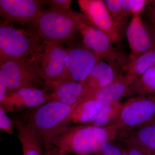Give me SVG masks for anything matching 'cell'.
<instances>
[{
	"mask_svg": "<svg viewBox=\"0 0 155 155\" xmlns=\"http://www.w3.org/2000/svg\"><path fill=\"white\" fill-rule=\"evenodd\" d=\"M118 134L113 123L104 127L69 125L56 137L52 145L61 155H89L95 153L105 143L115 140Z\"/></svg>",
	"mask_w": 155,
	"mask_h": 155,
	"instance_id": "6da1fadb",
	"label": "cell"
},
{
	"mask_svg": "<svg viewBox=\"0 0 155 155\" xmlns=\"http://www.w3.org/2000/svg\"><path fill=\"white\" fill-rule=\"evenodd\" d=\"M79 103L69 105L50 101L35 107L29 114L27 122L41 136L45 150L51 148L54 140L62 130L69 126L71 114Z\"/></svg>",
	"mask_w": 155,
	"mask_h": 155,
	"instance_id": "7a4b0ae2",
	"label": "cell"
},
{
	"mask_svg": "<svg viewBox=\"0 0 155 155\" xmlns=\"http://www.w3.org/2000/svg\"><path fill=\"white\" fill-rule=\"evenodd\" d=\"M79 25V13L45 9L26 30L43 41L62 44L78 31Z\"/></svg>",
	"mask_w": 155,
	"mask_h": 155,
	"instance_id": "3957f363",
	"label": "cell"
},
{
	"mask_svg": "<svg viewBox=\"0 0 155 155\" xmlns=\"http://www.w3.org/2000/svg\"><path fill=\"white\" fill-rule=\"evenodd\" d=\"M79 31L83 46L95 53L100 58L122 74H126L130 57L114 46L107 35L96 28L83 14L79 13Z\"/></svg>",
	"mask_w": 155,
	"mask_h": 155,
	"instance_id": "277c9868",
	"label": "cell"
},
{
	"mask_svg": "<svg viewBox=\"0 0 155 155\" xmlns=\"http://www.w3.org/2000/svg\"><path fill=\"white\" fill-rule=\"evenodd\" d=\"M67 51L62 44L43 41L31 56L45 81L46 90L53 91L59 84L66 69Z\"/></svg>",
	"mask_w": 155,
	"mask_h": 155,
	"instance_id": "5b68a950",
	"label": "cell"
},
{
	"mask_svg": "<svg viewBox=\"0 0 155 155\" xmlns=\"http://www.w3.org/2000/svg\"><path fill=\"white\" fill-rule=\"evenodd\" d=\"M0 81L9 92L25 88H39L45 84L31 56L11 59L0 64Z\"/></svg>",
	"mask_w": 155,
	"mask_h": 155,
	"instance_id": "8992f818",
	"label": "cell"
},
{
	"mask_svg": "<svg viewBox=\"0 0 155 155\" xmlns=\"http://www.w3.org/2000/svg\"><path fill=\"white\" fill-rule=\"evenodd\" d=\"M43 41L28 31L17 29L1 20L0 64L11 59L31 57Z\"/></svg>",
	"mask_w": 155,
	"mask_h": 155,
	"instance_id": "52a82bcc",
	"label": "cell"
},
{
	"mask_svg": "<svg viewBox=\"0 0 155 155\" xmlns=\"http://www.w3.org/2000/svg\"><path fill=\"white\" fill-rule=\"evenodd\" d=\"M154 118L155 94L130 98L123 103L112 123L117 127L118 137Z\"/></svg>",
	"mask_w": 155,
	"mask_h": 155,
	"instance_id": "ba28073f",
	"label": "cell"
},
{
	"mask_svg": "<svg viewBox=\"0 0 155 155\" xmlns=\"http://www.w3.org/2000/svg\"><path fill=\"white\" fill-rule=\"evenodd\" d=\"M100 59L95 53L84 46L68 49L65 60L66 69L58 86L68 82L84 83Z\"/></svg>",
	"mask_w": 155,
	"mask_h": 155,
	"instance_id": "9c48e42d",
	"label": "cell"
},
{
	"mask_svg": "<svg viewBox=\"0 0 155 155\" xmlns=\"http://www.w3.org/2000/svg\"><path fill=\"white\" fill-rule=\"evenodd\" d=\"M77 2L91 24L107 35L114 44L121 41L122 33L115 25L104 1L78 0Z\"/></svg>",
	"mask_w": 155,
	"mask_h": 155,
	"instance_id": "30bf717a",
	"label": "cell"
},
{
	"mask_svg": "<svg viewBox=\"0 0 155 155\" xmlns=\"http://www.w3.org/2000/svg\"><path fill=\"white\" fill-rule=\"evenodd\" d=\"M45 0H0V15L6 24L28 25L45 10Z\"/></svg>",
	"mask_w": 155,
	"mask_h": 155,
	"instance_id": "8fae6325",
	"label": "cell"
},
{
	"mask_svg": "<svg viewBox=\"0 0 155 155\" xmlns=\"http://www.w3.org/2000/svg\"><path fill=\"white\" fill-rule=\"evenodd\" d=\"M142 14L133 15L125 30L131 52L130 60L155 48V34L143 21Z\"/></svg>",
	"mask_w": 155,
	"mask_h": 155,
	"instance_id": "7c38bea8",
	"label": "cell"
},
{
	"mask_svg": "<svg viewBox=\"0 0 155 155\" xmlns=\"http://www.w3.org/2000/svg\"><path fill=\"white\" fill-rule=\"evenodd\" d=\"M51 101V93L45 89L25 88L8 94L0 106L7 112L19 111L28 108H35Z\"/></svg>",
	"mask_w": 155,
	"mask_h": 155,
	"instance_id": "4fadbf2b",
	"label": "cell"
},
{
	"mask_svg": "<svg viewBox=\"0 0 155 155\" xmlns=\"http://www.w3.org/2000/svg\"><path fill=\"white\" fill-rule=\"evenodd\" d=\"M117 138L123 144L135 148L147 155H152L155 152V118Z\"/></svg>",
	"mask_w": 155,
	"mask_h": 155,
	"instance_id": "5bb4252c",
	"label": "cell"
},
{
	"mask_svg": "<svg viewBox=\"0 0 155 155\" xmlns=\"http://www.w3.org/2000/svg\"><path fill=\"white\" fill-rule=\"evenodd\" d=\"M134 82L126 74H121L107 86L93 90L87 98L99 100L104 105L119 102L125 97L132 96Z\"/></svg>",
	"mask_w": 155,
	"mask_h": 155,
	"instance_id": "9a60e30c",
	"label": "cell"
},
{
	"mask_svg": "<svg viewBox=\"0 0 155 155\" xmlns=\"http://www.w3.org/2000/svg\"><path fill=\"white\" fill-rule=\"evenodd\" d=\"M12 121L22 145L23 155H44L43 141L36 129L17 117H14Z\"/></svg>",
	"mask_w": 155,
	"mask_h": 155,
	"instance_id": "2e32d148",
	"label": "cell"
},
{
	"mask_svg": "<svg viewBox=\"0 0 155 155\" xmlns=\"http://www.w3.org/2000/svg\"><path fill=\"white\" fill-rule=\"evenodd\" d=\"M93 90L84 83L66 82L61 84L53 90L51 93V101L73 105L89 97Z\"/></svg>",
	"mask_w": 155,
	"mask_h": 155,
	"instance_id": "e0dca14e",
	"label": "cell"
},
{
	"mask_svg": "<svg viewBox=\"0 0 155 155\" xmlns=\"http://www.w3.org/2000/svg\"><path fill=\"white\" fill-rule=\"evenodd\" d=\"M121 74L110 64L100 59L84 83L91 89H98L107 86Z\"/></svg>",
	"mask_w": 155,
	"mask_h": 155,
	"instance_id": "ac0fdd59",
	"label": "cell"
},
{
	"mask_svg": "<svg viewBox=\"0 0 155 155\" xmlns=\"http://www.w3.org/2000/svg\"><path fill=\"white\" fill-rule=\"evenodd\" d=\"M104 105L101 101L87 98L79 103L72 112L70 122L74 124H87Z\"/></svg>",
	"mask_w": 155,
	"mask_h": 155,
	"instance_id": "d6986e66",
	"label": "cell"
},
{
	"mask_svg": "<svg viewBox=\"0 0 155 155\" xmlns=\"http://www.w3.org/2000/svg\"><path fill=\"white\" fill-rule=\"evenodd\" d=\"M130 61L126 75L135 81L147 70L155 66V48Z\"/></svg>",
	"mask_w": 155,
	"mask_h": 155,
	"instance_id": "ffe728a7",
	"label": "cell"
},
{
	"mask_svg": "<svg viewBox=\"0 0 155 155\" xmlns=\"http://www.w3.org/2000/svg\"><path fill=\"white\" fill-rule=\"evenodd\" d=\"M122 104L119 101L104 105L87 124L96 127H104L112 124L119 114Z\"/></svg>",
	"mask_w": 155,
	"mask_h": 155,
	"instance_id": "44dd1931",
	"label": "cell"
},
{
	"mask_svg": "<svg viewBox=\"0 0 155 155\" xmlns=\"http://www.w3.org/2000/svg\"><path fill=\"white\" fill-rule=\"evenodd\" d=\"M155 94V66L145 72L134 84L132 97Z\"/></svg>",
	"mask_w": 155,
	"mask_h": 155,
	"instance_id": "7402d4cb",
	"label": "cell"
},
{
	"mask_svg": "<svg viewBox=\"0 0 155 155\" xmlns=\"http://www.w3.org/2000/svg\"><path fill=\"white\" fill-rule=\"evenodd\" d=\"M104 2L115 25L122 33L130 17L123 8L122 0H105Z\"/></svg>",
	"mask_w": 155,
	"mask_h": 155,
	"instance_id": "603a6c76",
	"label": "cell"
},
{
	"mask_svg": "<svg viewBox=\"0 0 155 155\" xmlns=\"http://www.w3.org/2000/svg\"><path fill=\"white\" fill-rule=\"evenodd\" d=\"M122 5L124 11L129 17L134 14L143 13L147 6L149 1L147 0H122Z\"/></svg>",
	"mask_w": 155,
	"mask_h": 155,
	"instance_id": "cb8c5ba5",
	"label": "cell"
},
{
	"mask_svg": "<svg viewBox=\"0 0 155 155\" xmlns=\"http://www.w3.org/2000/svg\"><path fill=\"white\" fill-rule=\"evenodd\" d=\"M123 150L119 147L112 143V142L105 143L95 155H122Z\"/></svg>",
	"mask_w": 155,
	"mask_h": 155,
	"instance_id": "d4e9b609",
	"label": "cell"
},
{
	"mask_svg": "<svg viewBox=\"0 0 155 155\" xmlns=\"http://www.w3.org/2000/svg\"><path fill=\"white\" fill-rule=\"evenodd\" d=\"M72 3L71 0H45V5L48 6L49 9L61 11L70 12Z\"/></svg>",
	"mask_w": 155,
	"mask_h": 155,
	"instance_id": "484cf974",
	"label": "cell"
},
{
	"mask_svg": "<svg viewBox=\"0 0 155 155\" xmlns=\"http://www.w3.org/2000/svg\"><path fill=\"white\" fill-rule=\"evenodd\" d=\"M12 120L7 116L6 111L2 107L0 106V128L8 134L11 135L14 133L13 130Z\"/></svg>",
	"mask_w": 155,
	"mask_h": 155,
	"instance_id": "4316f807",
	"label": "cell"
},
{
	"mask_svg": "<svg viewBox=\"0 0 155 155\" xmlns=\"http://www.w3.org/2000/svg\"><path fill=\"white\" fill-rule=\"evenodd\" d=\"M151 5L152 6H147L143 11L150 25L149 27L155 34V0L152 1Z\"/></svg>",
	"mask_w": 155,
	"mask_h": 155,
	"instance_id": "83f0119b",
	"label": "cell"
},
{
	"mask_svg": "<svg viewBox=\"0 0 155 155\" xmlns=\"http://www.w3.org/2000/svg\"><path fill=\"white\" fill-rule=\"evenodd\" d=\"M123 145L122 147L125 149L129 155H147L142 152L133 147L126 145L123 144Z\"/></svg>",
	"mask_w": 155,
	"mask_h": 155,
	"instance_id": "f1b7e54d",
	"label": "cell"
},
{
	"mask_svg": "<svg viewBox=\"0 0 155 155\" xmlns=\"http://www.w3.org/2000/svg\"><path fill=\"white\" fill-rule=\"evenodd\" d=\"M9 93V91L7 87L0 81V103H2Z\"/></svg>",
	"mask_w": 155,
	"mask_h": 155,
	"instance_id": "f546056e",
	"label": "cell"
},
{
	"mask_svg": "<svg viewBox=\"0 0 155 155\" xmlns=\"http://www.w3.org/2000/svg\"><path fill=\"white\" fill-rule=\"evenodd\" d=\"M44 155H61L59 153L57 149L54 147H52L51 148L45 150Z\"/></svg>",
	"mask_w": 155,
	"mask_h": 155,
	"instance_id": "4dcf8cb0",
	"label": "cell"
},
{
	"mask_svg": "<svg viewBox=\"0 0 155 155\" xmlns=\"http://www.w3.org/2000/svg\"><path fill=\"white\" fill-rule=\"evenodd\" d=\"M122 150H123V153H122V155H129L127 153V151H126V150H125V149L123 147H122Z\"/></svg>",
	"mask_w": 155,
	"mask_h": 155,
	"instance_id": "1f68e13d",
	"label": "cell"
},
{
	"mask_svg": "<svg viewBox=\"0 0 155 155\" xmlns=\"http://www.w3.org/2000/svg\"><path fill=\"white\" fill-rule=\"evenodd\" d=\"M152 155H155V152Z\"/></svg>",
	"mask_w": 155,
	"mask_h": 155,
	"instance_id": "d6a6232c",
	"label": "cell"
}]
</instances>
